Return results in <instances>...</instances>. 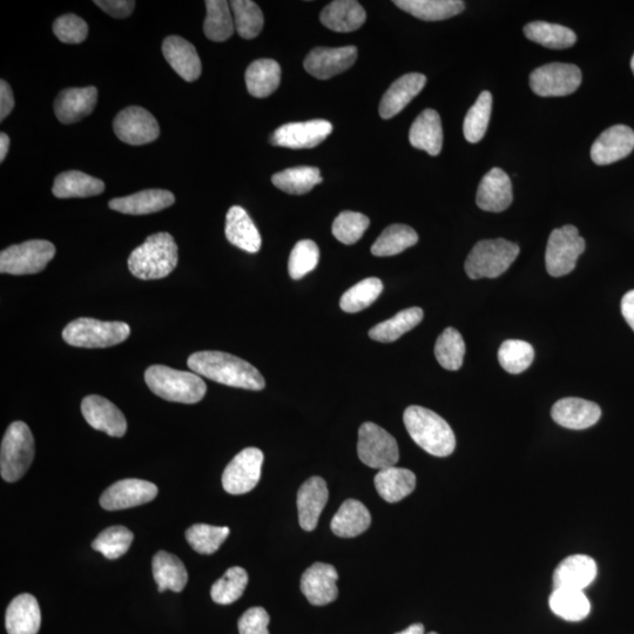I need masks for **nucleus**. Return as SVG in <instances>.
<instances>
[{"instance_id":"obj_28","label":"nucleus","mask_w":634,"mask_h":634,"mask_svg":"<svg viewBox=\"0 0 634 634\" xmlns=\"http://www.w3.org/2000/svg\"><path fill=\"white\" fill-rule=\"evenodd\" d=\"M175 197L170 191L146 190L128 197L113 199L109 207L113 211L128 215H147L164 211L174 205Z\"/></svg>"},{"instance_id":"obj_56","label":"nucleus","mask_w":634,"mask_h":634,"mask_svg":"<svg viewBox=\"0 0 634 634\" xmlns=\"http://www.w3.org/2000/svg\"><path fill=\"white\" fill-rule=\"evenodd\" d=\"M94 4L114 18H127L132 15L136 2L133 0H96Z\"/></svg>"},{"instance_id":"obj_27","label":"nucleus","mask_w":634,"mask_h":634,"mask_svg":"<svg viewBox=\"0 0 634 634\" xmlns=\"http://www.w3.org/2000/svg\"><path fill=\"white\" fill-rule=\"evenodd\" d=\"M5 625L9 634H37L42 625L37 599L30 593L13 599L6 611Z\"/></svg>"},{"instance_id":"obj_1","label":"nucleus","mask_w":634,"mask_h":634,"mask_svg":"<svg viewBox=\"0 0 634 634\" xmlns=\"http://www.w3.org/2000/svg\"><path fill=\"white\" fill-rule=\"evenodd\" d=\"M193 373L233 388L259 391L266 381L259 370L245 360L222 352H198L188 357Z\"/></svg>"},{"instance_id":"obj_60","label":"nucleus","mask_w":634,"mask_h":634,"mask_svg":"<svg viewBox=\"0 0 634 634\" xmlns=\"http://www.w3.org/2000/svg\"><path fill=\"white\" fill-rule=\"evenodd\" d=\"M396 634H424V626L420 623L411 625L408 629Z\"/></svg>"},{"instance_id":"obj_45","label":"nucleus","mask_w":634,"mask_h":634,"mask_svg":"<svg viewBox=\"0 0 634 634\" xmlns=\"http://www.w3.org/2000/svg\"><path fill=\"white\" fill-rule=\"evenodd\" d=\"M235 31L244 39L258 37L265 24V18L259 5L252 0H233L231 2Z\"/></svg>"},{"instance_id":"obj_42","label":"nucleus","mask_w":634,"mask_h":634,"mask_svg":"<svg viewBox=\"0 0 634 634\" xmlns=\"http://www.w3.org/2000/svg\"><path fill=\"white\" fill-rule=\"evenodd\" d=\"M207 16L204 24L205 35L212 42H226L234 35V19L225 0H207Z\"/></svg>"},{"instance_id":"obj_41","label":"nucleus","mask_w":634,"mask_h":634,"mask_svg":"<svg viewBox=\"0 0 634 634\" xmlns=\"http://www.w3.org/2000/svg\"><path fill=\"white\" fill-rule=\"evenodd\" d=\"M323 181L319 168L300 166L273 175L272 182L282 192L303 195L312 191Z\"/></svg>"},{"instance_id":"obj_24","label":"nucleus","mask_w":634,"mask_h":634,"mask_svg":"<svg viewBox=\"0 0 634 634\" xmlns=\"http://www.w3.org/2000/svg\"><path fill=\"white\" fill-rule=\"evenodd\" d=\"M327 483L321 477H312L301 485L298 492L299 522L305 531L316 529L319 518L328 502Z\"/></svg>"},{"instance_id":"obj_8","label":"nucleus","mask_w":634,"mask_h":634,"mask_svg":"<svg viewBox=\"0 0 634 634\" xmlns=\"http://www.w3.org/2000/svg\"><path fill=\"white\" fill-rule=\"evenodd\" d=\"M585 240L572 225L553 229L546 246V271L553 278L570 274L576 268L580 255L585 251Z\"/></svg>"},{"instance_id":"obj_59","label":"nucleus","mask_w":634,"mask_h":634,"mask_svg":"<svg viewBox=\"0 0 634 634\" xmlns=\"http://www.w3.org/2000/svg\"><path fill=\"white\" fill-rule=\"evenodd\" d=\"M10 148V138L8 134L2 133L0 134V161L5 160L6 155H8Z\"/></svg>"},{"instance_id":"obj_48","label":"nucleus","mask_w":634,"mask_h":634,"mask_svg":"<svg viewBox=\"0 0 634 634\" xmlns=\"http://www.w3.org/2000/svg\"><path fill=\"white\" fill-rule=\"evenodd\" d=\"M227 526L195 524L186 531V539L191 548L201 555H213L229 536Z\"/></svg>"},{"instance_id":"obj_44","label":"nucleus","mask_w":634,"mask_h":634,"mask_svg":"<svg viewBox=\"0 0 634 634\" xmlns=\"http://www.w3.org/2000/svg\"><path fill=\"white\" fill-rule=\"evenodd\" d=\"M491 111V93L489 91H483L464 119L463 133L469 143L477 144L483 139L488 130Z\"/></svg>"},{"instance_id":"obj_25","label":"nucleus","mask_w":634,"mask_h":634,"mask_svg":"<svg viewBox=\"0 0 634 634\" xmlns=\"http://www.w3.org/2000/svg\"><path fill=\"white\" fill-rule=\"evenodd\" d=\"M98 101L97 87L67 89L59 93L55 101L56 117L65 125L78 123L96 109Z\"/></svg>"},{"instance_id":"obj_19","label":"nucleus","mask_w":634,"mask_h":634,"mask_svg":"<svg viewBox=\"0 0 634 634\" xmlns=\"http://www.w3.org/2000/svg\"><path fill=\"white\" fill-rule=\"evenodd\" d=\"M339 579L333 565L315 563L303 573L301 591L308 602L315 606L333 603L339 595L336 582Z\"/></svg>"},{"instance_id":"obj_53","label":"nucleus","mask_w":634,"mask_h":634,"mask_svg":"<svg viewBox=\"0 0 634 634\" xmlns=\"http://www.w3.org/2000/svg\"><path fill=\"white\" fill-rule=\"evenodd\" d=\"M370 220L356 212H342L333 224V235L345 245H354L366 233Z\"/></svg>"},{"instance_id":"obj_47","label":"nucleus","mask_w":634,"mask_h":634,"mask_svg":"<svg viewBox=\"0 0 634 634\" xmlns=\"http://www.w3.org/2000/svg\"><path fill=\"white\" fill-rule=\"evenodd\" d=\"M383 292V283L377 278L363 280L343 294L340 307L343 312L354 314L372 306Z\"/></svg>"},{"instance_id":"obj_22","label":"nucleus","mask_w":634,"mask_h":634,"mask_svg":"<svg viewBox=\"0 0 634 634\" xmlns=\"http://www.w3.org/2000/svg\"><path fill=\"white\" fill-rule=\"evenodd\" d=\"M595 559L586 555L565 558L553 573V590L566 589L583 591L597 577Z\"/></svg>"},{"instance_id":"obj_40","label":"nucleus","mask_w":634,"mask_h":634,"mask_svg":"<svg viewBox=\"0 0 634 634\" xmlns=\"http://www.w3.org/2000/svg\"><path fill=\"white\" fill-rule=\"evenodd\" d=\"M550 609L556 616L568 622H580L590 615L591 604L583 591L553 590L549 599Z\"/></svg>"},{"instance_id":"obj_51","label":"nucleus","mask_w":634,"mask_h":634,"mask_svg":"<svg viewBox=\"0 0 634 634\" xmlns=\"http://www.w3.org/2000/svg\"><path fill=\"white\" fill-rule=\"evenodd\" d=\"M134 535L123 525H114L104 530L94 539L92 548L101 553L105 558L118 559L124 556L131 548Z\"/></svg>"},{"instance_id":"obj_26","label":"nucleus","mask_w":634,"mask_h":634,"mask_svg":"<svg viewBox=\"0 0 634 634\" xmlns=\"http://www.w3.org/2000/svg\"><path fill=\"white\" fill-rule=\"evenodd\" d=\"M163 55L172 69L188 83L201 76V60L195 47L179 36H170L164 40Z\"/></svg>"},{"instance_id":"obj_11","label":"nucleus","mask_w":634,"mask_h":634,"mask_svg":"<svg viewBox=\"0 0 634 634\" xmlns=\"http://www.w3.org/2000/svg\"><path fill=\"white\" fill-rule=\"evenodd\" d=\"M579 67L565 63H551L538 67L530 74V87L539 97H565L582 85Z\"/></svg>"},{"instance_id":"obj_3","label":"nucleus","mask_w":634,"mask_h":634,"mask_svg":"<svg viewBox=\"0 0 634 634\" xmlns=\"http://www.w3.org/2000/svg\"><path fill=\"white\" fill-rule=\"evenodd\" d=\"M178 246L170 233L148 236L144 244L134 249L128 258L130 272L140 280H160L178 266Z\"/></svg>"},{"instance_id":"obj_61","label":"nucleus","mask_w":634,"mask_h":634,"mask_svg":"<svg viewBox=\"0 0 634 634\" xmlns=\"http://www.w3.org/2000/svg\"><path fill=\"white\" fill-rule=\"evenodd\" d=\"M631 69H632V72L634 74V55H633V57L631 59Z\"/></svg>"},{"instance_id":"obj_54","label":"nucleus","mask_w":634,"mask_h":634,"mask_svg":"<svg viewBox=\"0 0 634 634\" xmlns=\"http://www.w3.org/2000/svg\"><path fill=\"white\" fill-rule=\"evenodd\" d=\"M53 32L65 44H80L89 35V26L85 20L73 13L59 17L53 24Z\"/></svg>"},{"instance_id":"obj_21","label":"nucleus","mask_w":634,"mask_h":634,"mask_svg":"<svg viewBox=\"0 0 634 634\" xmlns=\"http://www.w3.org/2000/svg\"><path fill=\"white\" fill-rule=\"evenodd\" d=\"M551 416L559 426L571 430H584L595 426L602 417V409L597 403L566 397L552 407Z\"/></svg>"},{"instance_id":"obj_16","label":"nucleus","mask_w":634,"mask_h":634,"mask_svg":"<svg viewBox=\"0 0 634 634\" xmlns=\"http://www.w3.org/2000/svg\"><path fill=\"white\" fill-rule=\"evenodd\" d=\"M356 59L357 49L355 46L337 47V49L316 47L310 51L303 65L310 76L328 80L350 69L355 64Z\"/></svg>"},{"instance_id":"obj_2","label":"nucleus","mask_w":634,"mask_h":634,"mask_svg":"<svg viewBox=\"0 0 634 634\" xmlns=\"http://www.w3.org/2000/svg\"><path fill=\"white\" fill-rule=\"evenodd\" d=\"M403 422L413 441L428 454L447 457L454 453V431L448 422L434 411L411 406L404 411Z\"/></svg>"},{"instance_id":"obj_34","label":"nucleus","mask_w":634,"mask_h":634,"mask_svg":"<svg viewBox=\"0 0 634 634\" xmlns=\"http://www.w3.org/2000/svg\"><path fill=\"white\" fill-rule=\"evenodd\" d=\"M397 8L426 22H438L460 15L465 9L461 0H395Z\"/></svg>"},{"instance_id":"obj_57","label":"nucleus","mask_w":634,"mask_h":634,"mask_svg":"<svg viewBox=\"0 0 634 634\" xmlns=\"http://www.w3.org/2000/svg\"><path fill=\"white\" fill-rule=\"evenodd\" d=\"M13 107H15V97H13L11 87L5 80H2L0 82V120L4 121L5 118H8Z\"/></svg>"},{"instance_id":"obj_17","label":"nucleus","mask_w":634,"mask_h":634,"mask_svg":"<svg viewBox=\"0 0 634 634\" xmlns=\"http://www.w3.org/2000/svg\"><path fill=\"white\" fill-rule=\"evenodd\" d=\"M634 150V131L625 125L607 128L591 147V159L599 166L617 163Z\"/></svg>"},{"instance_id":"obj_39","label":"nucleus","mask_w":634,"mask_h":634,"mask_svg":"<svg viewBox=\"0 0 634 634\" xmlns=\"http://www.w3.org/2000/svg\"><path fill=\"white\" fill-rule=\"evenodd\" d=\"M524 35L531 42L548 49H569L577 42L576 33L566 26L546 22H532L525 26Z\"/></svg>"},{"instance_id":"obj_18","label":"nucleus","mask_w":634,"mask_h":634,"mask_svg":"<svg viewBox=\"0 0 634 634\" xmlns=\"http://www.w3.org/2000/svg\"><path fill=\"white\" fill-rule=\"evenodd\" d=\"M82 413L93 429L104 431L112 437H123L127 431V421L118 407L98 395L85 397Z\"/></svg>"},{"instance_id":"obj_23","label":"nucleus","mask_w":634,"mask_h":634,"mask_svg":"<svg viewBox=\"0 0 634 634\" xmlns=\"http://www.w3.org/2000/svg\"><path fill=\"white\" fill-rule=\"evenodd\" d=\"M427 84L421 73H408L391 85L381 100L380 116L391 119L402 112L418 96Z\"/></svg>"},{"instance_id":"obj_7","label":"nucleus","mask_w":634,"mask_h":634,"mask_svg":"<svg viewBox=\"0 0 634 634\" xmlns=\"http://www.w3.org/2000/svg\"><path fill=\"white\" fill-rule=\"evenodd\" d=\"M35 458V440L28 424L13 422L6 430L0 449V472L6 482H17L31 467Z\"/></svg>"},{"instance_id":"obj_62","label":"nucleus","mask_w":634,"mask_h":634,"mask_svg":"<svg viewBox=\"0 0 634 634\" xmlns=\"http://www.w3.org/2000/svg\"><path fill=\"white\" fill-rule=\"evenodd\" d=\"M428 634H437V633H436V632H430V633H428Z\"/></svg>"},{"instance_id":"obj_31","label":"nucleus","mask_w":634,"mask_h":634,"mask_svg":"<svg viewBox=\"0 0 634 634\" xmlns=\"http://www.w3.org/2000/svg\"><path fill=\"white\" fill-rule=\"evenodd\" d=\"M366 11L355 0H336L322 10L320 20L329 30L348 33L359 30L366 22Z\"/></svg>"},{"instance_id":"obj_6","label":"nucleus","mask_w":634,"mask_h":634,"mask_svg":"<svg viewBox=\"0 0 634 634\" xmlns=\"http://www.w3.org/2000/svg\"><path fill=\"white\" fill-rule=\"evenodd\" d=\"M130 334L131 328L125 322H105L80 317L65 327L63 339L72 347L109 348L120 345Z\"/></svg>"},{"instance_id":"obj_10","label":"nucleus","mask_w":634,"mask_h":634,"mask_svg":"<svg viewBox=\"0 0 634 634\" xmlns=\"http://www.w3.org/2000/svg\"><path fill=\"white\" fill-rule=\"evenodd\" d=\"M357 454L367 467L379 470L395 467L400 460L395 438L372 422L362 424L359 430Z\"/></svg>"},{"instance_id":"obj_46","label":"nucleus","mask_w":634,"mask_h":634,"mask_svg":"<svg viewBox=\"0 0 634 634\" xmlns=\"http://www.w3.org/2000/svg\"><path fill=\"white\" fill-rule=\"evenodd\" d=\"M465 343L460 332L455 328H447L438 337L435 346V356L444 369L456 372L463 366Z\"/></svg>"},{"instance_id":"obj_58","label":"nucleus","mask_w":634,"mask_h":634,"mask_svg":"<svg viewBox=\"0 0 634 634\" xmlns=\"http://www.w3.org/2000/svg\"><path fill=\"white\" fill-rule=\"evenodd\" d=\"M622 313L626 322L634 330V290H630L629 293L624 295Z\"/></svg>"},{"instance_id":"obj_37","label":"nucleus","mask_w":634,"mask_h":634,"mask_svg":"<svg viewBox=\"0 0 634 634\" xmlns=\"http://www.w3.org/2000/svg\"><path fill=\"white\" fill-rule=\"evenodd\" d=\"M153 577L159 592H181L186 588L188 573L184 563L170 552L159 551L153 558Z\"/></svg>"},{"instance_id":"obj_5","label":"nucleus","mask_w":634,"mask_h":634,"mask_svg":"<svg viewBox=\"0 0 634 634\" xmlns=\"http://www.w3.org/2000/svg\"><path fill=\"white\" fill-rule=\"evenodd\" d=\"M519 255V247L505 239L477 242L465 261V273L472 280L496 279L508 271Z\"/></svg>"},{"instance_id":"obj_43","label":"nucleus","mask_w":634,"mask_h":634,"mask_svg":"<svg viewBox=\"0 0 634 634\" xmlns=\"http://www.w3.org/2000/svg\"><path fill=\"white\" fill-rule=\"evenodd\" d=\"M418 242V235L414 228L407 225H391L384 229L379 239L372 247V254L375 256H394L406 249L413 247Z\"/></svg>"},{"instance_id":"obj_4","label":"nucleus","mask_w":634,"mask_h":634,"mask_svg":"<svg viewBox=\"0 0 634 634\" xmlns=\"http://www.w3.org/2000/svg\"><path fill=\"white\" fill-rule=\"evenodd\" d=\"M145 381L152 393L166 401L194 404L204 399L207 386L200 375L181 372L161 364L146 370Z\"/></svg>"},{"instance_id":"obj_30","label":"nucleus","mask_w":634,"mask_h":634,"mask_svg":"<svg viewBox=\"0 0 634 634\" xmlns=\"http://www.w3.org/2000/svg\"><path fill=\"white\" fill-rule=\"evenodd\" d=\"M411 146L428 154H440L443 147V130L440 114L435 110H424L411 125L409 132Z\"/></svg>"},{"instance_id":"obj_15","label":"nucleus","mask_w":634,"mask_h":634,"mask_svg":"<svg viewBox=\"0 0 634 634\" xmlns=\"http://www.w3.org/2000/svg\"><path fill=\"white\" fill-rule=\"evenodd\" d=\"M157 496V485L137 478H128L107 488L100 497V505L109 511L125 510L150 503Z\"/></svg>"},{"instance_id":"obj_32","label":"nucleus","mask_w":634,"mask_h":634,"mask_svg":"<svg viewBox=\"0 0 634 634\" xmlns=\"http://www.w3.org/2000/svg\"><path fill=\"white\" fill-rule=\"evenodd\" d=\"M372 524V515L366 505L356 499H347L332 519L330 528L336 536L354 538L363 534Z\"/></svg>"},{"instance_id":"obj_49","label":"nucleus","mask_w":634,"mask_h":634,"mask_svg":"<svg viewBox=\"0 0 634 634\" xmlns=\"http://www.w3.org/2000/svg\"><path fill=\"white\" fill-rule=\"evenodd\" d=\"M535 359V349L522 340H507L498 350V360L508 373L518 375L525 372Z\"/></svg>"},{"instance_id":"obj_35","label":"nucleus","mask_w":634,"mask_h":634,"mask_svg":"<svg viewBox=\"0 0 634 634\" xmlns=\"http://www.w3.org/2000/svg\"><path fill=\"white\" fill-rule=\"evenodd\" d=\"M247 90L255 98L271 96L281 83V67L273 59L255 60L246 71Z\"/></svg>"},{"instance_id":"obj_9","label":"nucleus","mask_w":634,"mask_h":634,"mask_svg":"<svg viewBox=\"0 0 634 634\" xmlns=\"http://www.w3.org/2000/svg\"><path fill=\"white\" fill-rule=\"evenodd\" d=\"M56 255V247L46 240H30L13 245L0 253V272L31 275L43 272Z\"/></svg>"},{"instance_id":"obj_20","label":"nucleus","mask_w":634,"mask_h":634,"mask_svg":"<svg viewBox=\"0 0 634 634\" xmlns=\"http://www.w3.org/2000/svg\"><path fill=\"white\" fill-rule=\"evenodd\" d=\"M514 201L512 182L501 168H492L478 186L476 204L485 212L501 213Z\"/></svg>"},{"instance_id":"obj_50","label":"nucleus","mask_w":634,"mask_h":634,"mask_svg":"<svg viewBox=\"0 0 634 634\" xmlns=\"http://www.w3.org/2000/svg\"><path fill=\"white\" fill-rule=\"evenodd\" d=\"M247 584V571L240 566H234L212 586L211 597L217 604H233L244 595Z\"/></svg>"},{"instance_id":"obj_38","label":"nucleus","mask_w":634,"mask_h":634,"mask_svg":"<svg viewBox=\"0 0 634 634\" xmlns=\"http://www.w3.org/2000/svg\"><path fill=\"white\" fill-rule=\"evenodd\" d=\"M423 310L418 307L408 308L397 313L391 319L379 323V325L369 330L370 339L390 343L399 340L401 336L410 332L423 320Z\"/></svg>"},{"instance_id":"obj_12","label":"nucleus","mask_w":634,"mask_h":634,"mask_svg":"<svg viewBox=\"0 0 634 634\" xmlns=\"http://www.w3.org/2000/svg\"><path fill=\"white\" fill-rule=\"evenodd\" d=\"M263 453L258 448H246L236 455L222 475V485L228 494L244 495L260 482Z\"/></svg>"},{"instance_id":"obj_52","label":"nucleus","mask_w":634,"mask_h":634,"mask_svg":"<svg viewBox=\"0 0 634 634\" xmlns=\"http://www.w3.org/2000/svg\"><path fill=\"white\" fill-rule=\"evenodd\" d=\"M320 249L312 240H301L289 256L288 272L293 280H300L319 265Z\"/></svg>"},{"instance_id":"obj_36","label":"nucleus","mask_w":634,"mask_h":634,"mask_svg":"<svg viewBox=\"0 0 634 634\" xmlns=\"http://www.w3.org/2000/svg\"><path fill=\"white\" fill-rule=\"evenodd\" d=\"M104 191V181L79 171L59 174L52 188L53 195L59 199L96 197Z\"/></svg>"},{"instance_id":"obj_29","label":"nucleus","mask_w":634,"mask_h":634,"mask_svg":"<svg viewBox=\"0 0 634 634\" xmlns=\"http://www.w3.org/2000/svg\"><path fill=\"white\" fill-rule=\"evenodd\" d=\"M226 238L235 247L247 253L255 254L261 249L262 240L259 229L240 206L229 209L226 217Z\"/></svg>"},{"instance_id":"obj_13","label":"nucleus","mask_w":634,"mask_h":634,"mask_svg":"<svg viewBox=\"0 0 634 634\" xmlns=\"http://www.w3.org/2000/svg\"><path fill=\"white\" fill-rule=\"evenodd\" d=\"M114 133L132 146L151 144L159 138L160 128L153 114L139 106L127 107L113 123Z\"/></svg>"},{"instance_id":"obj_33","label":"nucleus","mask_w":634,"mask_h":634,"mask_svg":"<svg viewBox=\"0 0 634 634\" xmlns=\"http://www.w3.org/2000/svg\"><path fill=\"white\" fill-rule=\"evenodd\" d=\"M374 482L377 492L384 501L397 503L415 490L416 476L408 469L390 467L380 470Z\"/></svg>"},{"instance_id":"obj_14","label":"nucleus","mask_w":634,"mask_h":634,"mask_svg":"<svg viewBox=\"0 0 634 634\" xmlns=\"http://www.w3.org/2000/svg\"><path fill=\"white\" fill-rule=\"evenodd\" d=\"M332 132L333 125L323 119L290 123L282 125L272 134L271 144L292 150H305L320 145Z\"/></svg>"},{"instance_id":"obj_55","label":"nucleus","mask_w":634,"mask_h":634,"mask_svg":"<svg viewBox=\"0 0 634 634\" xmlns=\"http://www.w3.org/2000/svg\"><path fill=\"white\" fill-rule=\"evenodd\" d=\"M271 618L263 607H252L239 619L240 634H269Z\"/></svg>"}]
</instances>
